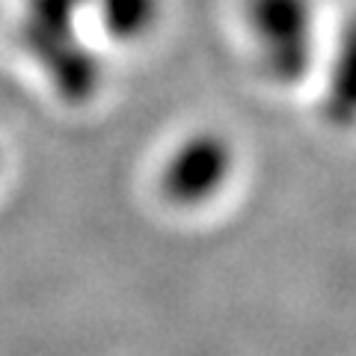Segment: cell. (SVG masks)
Returning a JSON list of instances; mask_svg holds the SVG:
<instances>
[{"label":"cell","mask_w":356,"mask_h":356,"mask_svg":"<svg viewBox=\"0 0 356 356\" xmlns=\"http://www.w3.org/2000/svg\"><path fill=\"white\" fill-rule=\"evenodd\" d=\"M89 9L98 33L125 48L149 42L166 18V0H89Z\"/></svg>","instance_id":"277c9868"},{"label":"cell","mask_w":356,"mask_h":356,"mask_svg":"<svg viewBox=\"0 0 356 356\" xmlns=\"http://www.w3.org/2000/svg\"><path fill=\"white\" fill-rule=\"evenodd\" d=\"M315 77L324 119L339 131H356V15L336 33H327Z\"/></svg>","instance_id":"3957f363"},{"label":"cell","mask_w":356,"mask_h":356,"mask_svg":"<svg viewBox=\"0 0 356 356\" xmlns=\"http://www.w3.org/2000/svg\"><path fill=\"white\" fill-rule=\"evenodd\" d=\"M238 178V146L217 128H191L166 146L154 172V191L178 214L217 205Z\"/></svg>","instance_id":"7a4b0ae2"},{"label":"cell","mask_w":356,"mask_h":356,"mask_svg":"<svg viewBox=\"0 0 356 356\" xmlns=\"http://www.w3.org/2000/svg\"><path fill=\"white\" fill-rule=\"evenodd\" d=\"M241 36L270 86L297 89L318 72L327 44L318 0H241Z\"/></svg>","instance_id":"6da1fadb"}]
</instances>
